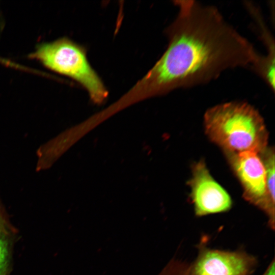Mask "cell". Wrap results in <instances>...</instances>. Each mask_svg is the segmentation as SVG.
I'll return each mask as SVG.
<instances>
[{"label": "cell", "mask_w": 275, "mask_h": 275, "mask_svg": "<svg viewBox=\"0 0 275 275\" xmlns=\"http://www.w3.org/2000/svg\"><path fill=\"white\" fill-rule=\"evenodd\" d=\"M177 16L167 29L168 47L141 83L149 94L207 83L224 71L251 67L261 54L214 6L177 1Z\"/></svg>", "instance_id": "1"}, {"label": "cell", "mask_w": 275, "mask_h": 275, "mask_svg": "<svg viewBox=\"0 0 275 275\" xmlns=\"http://www.w3.org/2000/svg\"><path fill=\"white\" fill-rule=\"evenodd\" d=\"M206 133L226 153L254 152L267 147L268 133L258 111L245 102L232 101L214 106L204 118Z\"/></svg>", "instance_id": "2"}, {"label": "cell", "mask_w": 275, "mask_h": 275, "mask_svg": "<svg viewBox=\"0 0 275 275\" xmlns=\"http://www.w3.org/2000/svg\"><path fill=\"white\" fill-rule=\"evenodd\" d=\"M28 58L78 82L95 103H102L107 97V91L90 64L85 49L66 37L38 43Z\"/></svg>", "instance_id": "3"}, {"label": "cell", "mask_w": 275, "mask_h": 275, "mask_svg": "<svg viewBox=\"0 0 275 275\" xmlns=\"http://www.w3.org/2000/svg\"><path fill=\"white\" fill-rule=\"evenodd\" d=\"M226 154L242 184L244 198L266 213L273 229L274 201L268 194L265 168L259 154L248 151Z\"/></svg>", "instance_id": "4"}, {"label": "cell", "mask_w": 275, "mask_h": 275, "mask_svg": "<svg viewBox=\"0 0 275 275\" xmlns=\"http://www.w3.org/2000/svg\"><path fill=\"white\" fill-rule=\"evenodd\" d=\"M189 184L197 215L225 212L231 208L230 196L213 178L204 161L194 164Z\"/></svg>", "instance_id": "5"}, {"label": "cell", "mask_w": 275, "mask_h": 275, "mask_svg": "<svg viewBox=\"0 0 275 275\" xmlns=\"http://www.w3.org/2000/svg\"><path fill=\"white\" fill-rule=\"evenodd\" d=\"M255 264L245 252L205 249L191 266L194 275H250Z\"/></svg>", "instance_id": "6"}, {"label": "cell", "mask_w": 275, "mask_h": 275, "mask_svg": "<svg viewBox=\"0 0 275 275\" xmlns=\"http://www.w3.org/2000/svg\"><path fill=\"white\" fill-rule=\"evenodd\" d=\"M244 5L254 21L259 37L263 42L267 50L265 56L263 55L262 66L267 72L274 71L275 49L274 41L267 28L258 8L251 2H245Z\"/></svg>", "instance_id": "7"}, {"label": "cell", "mask_w": 275, "mask_h": 275, "mask_svg": "<svg viewBox=\"0 0 275 275\" xmlns=\"http://www.w3.org/2000/svg\"><path fill=\"white\" fill-rule=\"evenodd\" d=\"M15 236V229L0 204V275L10 272Z\"/></svg>", "instance_id": "8"}, {"label": "cell", "mask_w": 275, "mask_h": 275, "mask_svg": "<svg viewBox=\"0 0 275 275\" xmlns=\"http://www.w3.org/2000/svg\"><path fill=\"white\" fill-rule=\"evenodd\" d=\"M265 168L266 188L268 194L274 201V151L273 148H266L259 154Z\"/></svg>", "instance_id": "9"}, {"label": "cell", "mask_w": 275, "mask_h": 275, "mask_svg": "<svg viewBox=\"0 0 275 275\" xmlns=\"http://www.w3.org/2000/svg\"><path fill=\"white\" fill-rule=\"evenodd\" d=\"M159 275H194L191 265L179 261H171Z\"/></svg>", "instance_id": "10"}, {"label": "cell", "mask_w": 275, "mask_h": 275, "mask_svg": "<svg viewBox=\"0 0 275 275\" xmlns=\"http://www.w3.org/2000/svg\"><path fill=\"white\" fill-rule=\"evenodd\" d=\"M6 25V20L4 13L0 5V37H1Z\"/></svg>", "instance_id": "11"}, {"label": "cell", "mask_w": 275, "mask_h": 275, "mask_svg": "<svg viewBox=\"0 0 275 275\" xmlns=\"http://www.w3.org/2000/svg\"><path fill=\"white\" fill-rule=\"evenodd\" d=\"M275 265L274 261H272L269 265L267 270L263 274V275H275Z\"/></svg>", "instance_id": "12"}]
</instances>
